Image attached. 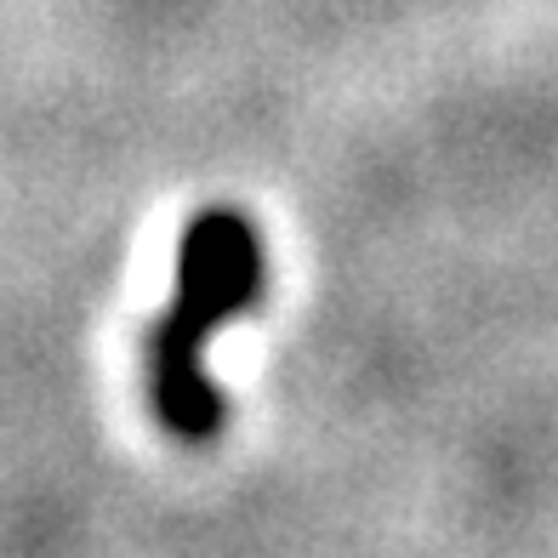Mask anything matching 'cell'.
<instances>
[{"label": "cell", "instance_id": "1", "mask_svg": "<svg viewBox=\"0 0 558 558\" xmlns=\"http://www.w3.org/2000/svg\"><path fill=\"white\" fill-rule=\"evenodd\" d=\"M268 286L263 228L234 206H211L183 228L177 245V291L171 308L148 331V404L171 439L217 445L222 434V388L206 371V348L228 319L251 314Z\"/></svg>", "mask_w": 558, "mask_h": 558}]
</instances>
